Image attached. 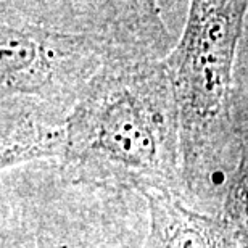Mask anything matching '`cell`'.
<instances>
[{"instance_id": "obj_1", "label": "cell", "mask_w": 248, "mask_h": 248, "mask_svg": "<svg viewBox=\"0 0 248 248\" xmlns=\"http://www.w3.org/2000/svg\"><path fill=\"white\" fill-rule=\"evenodd\" d=\"M171 34L155 2L0 3L2 170L63 156L74 107L110 68L163 60Z\"/></svg>"}, {"instance_id": "obj_5", "label": "cell", "mask_w": 248, "mask_h": 248, "mask_svg": "<svg viewBox=\"0 0 248 248\" xmlns=\"http://www.w3.org/2000/svg\"><path fill=\"white\" fill-rule=\"evenodd\" d=\"M219 216L239 231L248 242V143L226 186Z\"/></svg>"}, {"instance_id": "obj_2", "label": "cell", "mask_w": 248, "mask_h": 248, "mask_svg": "<svg viewBox=\"0 0 248 248\" xmlns=\"http://www.w3.org/2000/svg\"><path fill=\"white\" fill-rule=\"evenodd\" d=\"M163 60L110 68L87 89L64 127L62 161L73 182L187 197L179 113Z\"/></svg>"}, {"instance_id": "obj_3", "label": "cell", "mask_w": 248, "mask_h": 248, "mask_svg": "<svg viewBox=\"0 0 248 248\" xmlns=\"http://www.w3.org/2000/svg\"><path fill=\"white\" fill-rule=\"evenodd\" d=\"M248 2L195 0L165 57L181 129L182 174L192 198L224 200L245 148L237 102V50Z\"/></svg>"}, {"instance_id": "obj_4", "label": "cell", "mask_w": 248, "mask_h": 248, "mask_svg": "<svg viewBox=\"0 0 248 248\" xmlns=\"http://www.w3.org/2000/svg\"><path fill=\"white\" fill-rule=\"evenodd\" d=\"M143 198L150 211L148 248H248L245 237L219 215H205L166 193Z\"/></svg>"}]
</instances>
